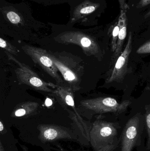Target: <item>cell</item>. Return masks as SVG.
I'll return each mask as SVG.
<instances>
[{"instance_id": "1", "label": "cell", "mask_w": 150, "mask_h": 151, "mask_svg": "<svg viewBox=\"0 0 150 151\" xmlns=\"http://www.w3.org/2000/svg\"><path fill=\"white\" fill-rule=\"evenodd\" d=\"M48 24L37 20L29 4L0 0V32L16 39L38 41L46 36L43 32Z\"/></svg>"}, {"instance_id": "2", "label": "cell", "mask_w": 150, "mask_h": 151, "mask_svg": "<svg viewBox=\"0 0 150 151\" xmlns=\"http://www.w3.org/2000/svg\"><path fill=\"white\" fill-rule=\"evenodd\" d=\"M51 26L52 40L60 44L79 46L87 56H97L100 49L89 30H82L67 24H57L48 22Z\"/></svg>"}, {"instance_id": "3", "label": "cell", "mask_w": 150, "mask_h": 151, "mask_svg": "<svg viewBox=\"0 0 150 151\" xmlns=\"http://www.w3.org/2000/svg\"><path fill=\"white\" fill-rule=\"evenodd\" d=\"M49 56L61 73L65 86L74 91L81 88L84 67L81 58L68 52H48Z\"/></svg>"}, {"instance_id": "4", "label": "cell", "mask_w": 150, "mask_h": 151, "mask_svg": "<svg viewBox=\"0 0 150 151\" xmlns=\"http://www.w3.org/2000/svg\"><path fill=\"white\" fill-rule=\"evenodd\" d=\"M70 18L67 24L87 26L94 24L99 16L101 4L99 0H70Z\"/></svg>"}, {"instance_id": "5", "label": "cell", "mask_w": 150, "mask_h": 151, "mask_svg": "<svg viewBox=\"0 0 150 151\" xmlns=\"http://www.w3.org/2000/svg\"><path fill=\"white\" fill-rule=\"evenodd\" d=\"M119 128V127L116 123L96 121L90 133V140L94 150L97 151L118 142L117 138Z\"/></svg>"}, {"instance_id": "6", "label": "cell", "mask_w": 150, "mask_h": 151, "mask_svg": "<svg viewBox=\"0 0 150 151\" xmlns=\"http://www.w3.org/2000/svg\"><path fill=\"white\" fill-rule=\"evenodd\" d=\"M130 104L131 102L127 101L118 103L116 99L111 97L97 98L82 100L78 109L81 113L112 112L119 114L125 111Z\"/></svg>"}, {"instance_id": "7", "label": "cell", "mask_w": 150, "mask_h": 151, "mask_svg": "<svg viewBox=\"0 0 150 151\" xmlns=\"http://www.w3.org/2000/svg\"><path fill=\"white\" fill-rule=\"evenodd\" d=\"M4 52L10 60L16 63L19 66L15 70V73L19 84L27 85L36 90L51 93L53 92V90L50 87L55 88L56 85L45 82L29 66L21 63L8 52Z\"/></svg>"}, {"instance_id": "8", "label": "cell", "mask_w": 150, "mask_h": 151, "mask_svg": "<svg viewBox=\"0 0 150 151\" xmlns=\"http://www.w3.org/2000/svg\"><path fill=\"white\" fill-rule=\"evenodd\" d=\"M22 49L34 63L38 65L55 81L57 85L65 86L63 79L49 56L48 52L45 50L29 45H23Z\"/></svg>"}, {"instance_id": "9", "label": "cell", "mask_w": 150, "mask_h": 151, "mask_svg": "<svg viewBox=\"0 0 150 151\" xmlns=\"http://www.w3.org/2000/svg\"><path fill=\"white\" fill-rule=\"evenodd\" d=\"M142 132L139 116L136 115L130 119L122 132L121 151H132L141 141Z\"/></svg>"}, {"instance_id": "10", "label": "cell", "mask_w": 150, "mask_h": 151, "mask_svg": "<svg viewBox=\"0 0 150 151\" xmlns=\"http://www.w3.org/2000/svg\"><path fill=\"white\" fill-rule=\"evenodd\" d=\"M132 34L130 32L125 49L117 59L112 73L107 79V83L120 81L126 75L127 70L129 58L132 51Z\"/></svg>"}, {"instance_id": "11", "label": "cell", "mask_w": 150, "mask_h": 151, "mask_svg": "<svg viewBox=\"0 0 150 151\" xmlns=\"http://www.w3.org/2000/svg\"><path fill=\"white\" fill-rule=\"evenodd\" d=\"M74 92L69 87L56 85L55 89L52 93L63 108L68 110L69 107H71L74 111L76 112L77 111L75 106Z\"/></svg>"}, {"instance_id": "12", "label": "cell", "mask_w": 150, "mask_h": 151, "mask_svg": "<svg viewBox=\"0 0 150 151\" xmlns=\"http://www.w3.org/2000/svg\"><path fill=\"white\" fill-rule=\"evenodd\" d=\"M40 137L43 141H52L67 137V132L59 127L51 125H42L39 127Z\"/></svg>"}, {"instance_id": "13", "label": "cell", "mask_w": 150, "mask_h": 151, "mask_svg": "<svg viewBox=\"0 0 150 151\" xmlns=\"http://www.w3.org/2000/svg\"><path fill=\"white\" fill-rule=\"evenodd\" d=\"M126 12H127V9L121 10V13L119 18L120 19L121 22V25L120 29L119 35H118L117 47L114 54L113 58L114 59H116L122 53L123 42L127 36V22Z\"/></svg>"}, {"instance_id": "14", "label": "cell", "mask_w": 150, "mask_h": 151, "mask_svg": "<svg viewBox=\"0 0 150 151\" xmlns=\"http://www.w3.org/2000/svg\"><path fill=\"white\" fill-rule=\"evenodd\" d=\"M39 106L38 103L26 102L17 106L12 113V115L16 117H21L32 114L37 111Z\"/></svg>"}, {"instance_id": "15", "label": "cell", "mask_w": 150, "mask_h": 151, "mask_svg": "<svg viewBox=\"0 0 150 151\" xmlns=\"http://www.w3.org/2000/svg\"><path fill=\"white\" fill-rule=\"evenodd\" d=\"M0 47L4 50V51H6L11 55H17L19 53V50L16 47H14L2 36L0 38Z\"/></svg>"}, {"instance_id": "16", "label": "cell", "mask_w": 150, "mask_h": 151, "mask_svg": "<svg viewBox=\"0 0 150 151\" xmlns=\"http://www.w3.org/2000/svg\"><path fill=\"white\" fill-rule=\"evenodd\" d=\"M121 22L119 19V21L115 24L113 28L112 31V48L113 52H115L117 47V42L118 40V35L120 29Z\"/></svg>"}, {"instance_id": "17", "label": "cell", "mask_w": 150, "mask_h": 151, "mask_svg": "<svg viewBox=\"0 0 150 151\" xmlns=\"http://www.w3.org/2000/svg\"><path fill=\"white\" fill-rule=\"evenodd\" d=\"M37 3L39 4L44 6H50V5H57L64 3H68L70 0H27Z\"/></svg>"}, {"instance_id": "18", "label": "cell", "mask_w": 150, "mask_h": 151, "mask_svg": "<svg viewBox=\"0 0 150 151\" xmlns=\"http://www.w3.org/2000/svg\"><path fill=\"white\" fill-rule=\"evenodd\" d=\"M145 120H146V127H147L148 135L147 148L149 150H150V108H148L146 111Z\"/></svg>"}, {"instance_id": "19", "label": "cell", "mask_w": 150, "mask_h": 151, "mask_svg": "<svg viewBox=\"0 0 150 151\" xmlns=\"http://www.w3.org/2000/svg\"><path fill=\"white\" fill-rule=\"evenodd\" d=\"M137 53L140 54L150 53V41L139 47L137 50Z\"/></svg>"}, {"instance_id": "20", "label": "cell", "mask_w": 150, "mask_h": 151, "mask_svg": "<svg viewBox=\"0 0 150 151\" xmlns=\"http://www.w3.org/2000/svg\"><path fill=\"white\" fill-rule=\"evenodd\" d=\"M118 143H119V142H117L114 144L107 145V146H106V147L101 148V149H100V150L96 151H113L116 149V147H117V145H118Z\"/></svg>"}, {"instance_id": "21", "label": "cell", "mask_w": 150, "mask_h": 151, "mask_svg": "<svg viewBox=\"0 0 150 151\" xmlns=\"http://www.w3.org/2000/svg\"><path fill=\"white\" fill-rule=\"evenodd\" d=\"M150 4V0H141L138 4V5L137 7L138 8H141V7H144L147 6Z\"/></svg>"}, {"instance_id": "22", "label": "cell", "mask_w": 150, "mask_h": 151, "mask_svg": "<svg viewBox=\"0 0 150 151\" xmlns=\"http://www.w3.org/2000/svg\"><path fill=\"white\" fill-rule=\"evenodd\" d=\"M3 129L4 125L2 122L1 121V122H0V131H1V132H2L3 130Z\"/></svg>"}, {"instance_id": "23", "label": "cell", "mask_w": 150, "mask_h": 151, "mask_svg": "<svg viewBox=\"0 0 150 151\" xmlns=\"http://www.w3.org/2000/svg\"><path fill=\"white\" fill-rule=\"evenodd\" d=\"M149 17H150V10L145 15V17L147 18Z\"/></svg>"}, {"instance_id": "24", "label": "cell", "mask_w": 150, "mask_h": 151, "mask_svg": "<svg viewBox=\"0 0 150 151\" xmlns=\"http://www.w3.org/2000/svg\"><path fill=\"white\" fill-rule=\"evenodd\" d=\"M47 102H48V103H46V104L47 105L49 106V103L50 104V105H51V104H52V101H51L50 100H47Z\"/></svg>"}, {"instance_id": "25", "label": "cell", "mask_w": 150, "mask_h": 151, "mask_svg": "<svg viewBox=\"0 0 150 151\" xmlns=\"http://www.w3.org/2000/svg\"><path fill=\"white\" fill-rule=\"evenodd\" d=\"M22 1H27V0H22Z\"/></svg>"}]
</instances>
